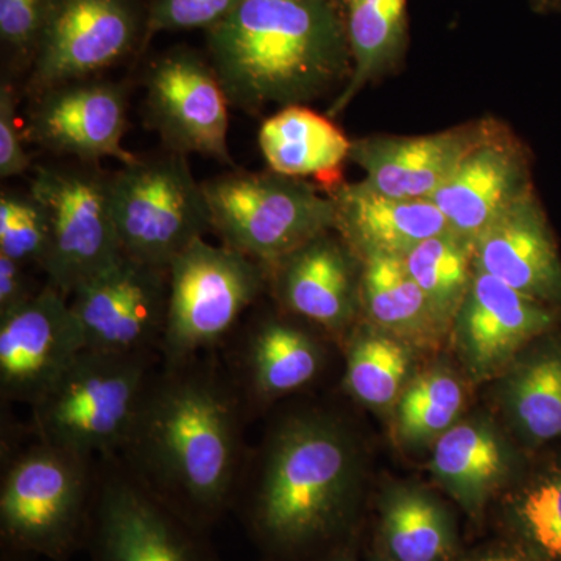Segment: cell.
I'll return each instance as SVG.
<instances>
[{
  "mask_svg": "<svg viewBox=\"0 0 561 561\" xmlns=\"http://www.w3.org/2000/svg\"><path fill=\"white\" fill-rule=\"evenodd\" d=\"M243 397L205 356L154 371L122 448L128 472L164 504L219 511L243 471Z\"/></svg>",
  "mask_w": 561,
  "mask_h": 561,
  "instance_id": "obj_1",
  "label": "cell"
},
{
  "mask_svg": "<svg viewBox=\"0 0 561 561\" xmlns=\"http://www.w3.org/2000/svg\"><path fill=\"white\" fill-rule=\"evenodd\" d=\"M206 39L230 105L249 113L306 105L351 77L345 14L335 0H239Z\"/></svg>",
  "mask_w": 561,
  "mask_h": 561,
  "instance_id": "obj_2",
  "label": "cell"
},
{
  "mask_svg": "<svg viewBox=\"0 0 561 561\" xmlns=\"http://www.w3.org/2000/svg\"><path fill=\"white\" fill-rule=\"evenodd\" d=\"M254 461L253 524L280 548L330 534L359 489V448L348 427L330 413L300 412L279 421Z\"/></svg>",
  "mask_w": 561,
  "mask_h": 561,
  "instance_id": "obj_3",
  "label": "cell"
},
{
  "mask_svg": "<svg viewBox=\"0 0 561 561\" xmlns=\"http://www.w3.org/2000/svg\"><path fill=\"white\" fill-rule=\"evenodd\" d=\"M150 354L83 350L38 401V442L91 460L121 453L153 376Z\"/></svg>",
  "mask_w": 561,
  "mask_h": 561,
  "instance_id": "obj_4",
  "label": "cell"
},
{
  "mask_svg": "<svg viewBox=\"0 0 561 561\" xmlns=\"http://www.w3.org/2000/svg\"><path fill=\"white\" fill-rule=\"evenodd\" d=\"M202 184L221 245L265 267L337 227L334 198L311 181L268 171L228 173Z\"/></svg>",
  "mask_w": 561,
  "mask_h": 561,
  "instance_id": "obj_5",
  "label": "cell"
},
{
  "mask_svg": "<svg viewBox=\"0 0 561 561\" xmlns=\"http://www.w3.org/2000/svg\"><path fill=\"white\" fill-rule=\"evenodd\" d=\"M180 153L136 158L110 175L111 205L122 253L168 268L213 231L203 184Z\"/></svg>",
  "mask_w": 561,
  "mask_h": 561,
  "instance_id": "obj_6",
  "label": "cell"
},
{
  "mask_svg": "<svg viewBox=\"0 0 561 561\" xmlns=\"http://www.w3.org/2000/svg\"><path fill=\"white\" fill-rule=\"evenodd\" d=\"M168 317L162 335L164 364L201 356L236 327L264 290L267 267L205 238L169 264Z\"/></svg>",
  "mask_w": 561,
  "mask_h": 561,
  "instance_id": "obj_7",
  "label": "cell"
},
{
  "mask_svg": "<svg viewBox=\"0 0 561 561\" xmlns=\"http://www.w3.org/2000/svg\"><path fill=\"white\" fill-rule=\"evenodd\" d=\"M28 192L49 219L50 249L41 271L65 297L124 254L111 205L110 175L98 165L81 161L38 165Z\"/></svg>",
  "mask_w": 561,
  "mask_h": 561,
  "instance_id": "obj_8",
  "label": "cell"
},
{
  "mask_svg": "<svg viewBox=\"0 0 561 561\" xmlns=\"http://www.w3.org/2000/svg\"><path fill=\"white\" fill-rule=\"evenodd\" d=\"M90 461L43 442L11 461L0 490L3 535L31 551H61L87 502Z\"/></svg>",
  "mask_w": 561,
  "mask_h": 561,
  "instance_id": "obj_9",
  "label": "cell"
},
{
  "mask_svg": "<svg viewBox=\"0 0 561 561\" xmlns=\"http://www.w3.org/2000/svg\"><path fill=\"white\" fill-rule=\"evenodd\" d=\"M168 268L122 254L83 280L69 297L87 350L113 354L161 353L168 317Z\"/></svg>",
  "mask_w": 561,
  "mask_h": 561,
  "instance_id": "obj_10",
  "label": "cell"
},
{
  "mask_svg": "<svg viewBox=\"0 0 561 561\" xmlns=\"http://www.w3.org/2000/svg\"><path fill=\"white\" fill-rule=\"evenodd\" d=\"M230 106L216 70L195 51H169L149 70L147 122L173 153L231 165Z\"/></svg>",
  "mask_w": 561,
  "mask_h": 561,
  "instance_id": "obj_11",
  "label": "cell"
},
{
  "mask_svg": "<svg viewBox=\"0 0 561 561\" xmlns=\"http://www.w3.org/2000/svg\"><path fill=\"white\" fill-rule=\"evenodd\" d=\"M140 35L135 0H54L32 57L33 88L92 79L124 60Z\"/></svg>",
  "mask_w": 561,
  "mask_h": 561,
  "instance_id": "obj_12",
  "label": "cell"
},
{
  "mask_svg": "<svg viewBox=\"0 0 561 561\" xmlns=\"http://www.w3.org/2000/svg\"><path fill=\"white\" fill-rule=\"evenodd\" d=\"M87 350L69 298L46 286L36 297L0 317V393L32 405Z\"/></svg>",
  "mask_w": 561,
  "mask_h": 561,
  "instance_id": "obj_13",
  "label": "cell"
},
{
  "mask_svg": "<svg viewBox=\"0 0 561 561\" xmlns=\"http://www.w3.org/2000/svg\"><path fill=\"white\" fill-rule=\"evenodd\" d=\"M127 127L124 84L84 79L41 91L25 136L61 157L92 164L114 158L124 165L138 158L124 147Z\"/></svg>",
  "mask_w": 561,
  "mask_h": 561,
  "instance_id": "obj_14",
  "label": "cell"
},
{
  "mask_svg": "<svg viewBox=\"0 0 561 561\" xmlns=\"http://www.w3.org/2000/svg\"><path fill=\"white\" fill-rule=\"evenodd\" d=\"M553 321L548 305L476 268L470 290L454 317L451 337L465 370L482 382L504 375L535 339L551 330Z\"/></svg>",
  "mask_w": 561,
  "mask_h": 561,
  "instance_id": "obj_15",
  "label": "cell"
},
{
  "mask_svg": "<svg viewBox=\"0 0 561 561\" xmlns=\"http://www.w3.org/2000/svg\"><path fill=\"white\" fill-rule=\"evenodd\" d=\"M496 121L468 122L432 135L367 136L351 142L362 186L387 197L431 201Z\"/></svg>",
  "mask_w": 561,
  "mask_h": 561,
  "instance_id": "obj_16",
  "label": "cell"
},
{
  "mask_svg": "<svg viewBox=\"0 0 561 561\" xmlns=\"http://www.w3.org/2000/svg\"><path fill=\"white\" fill-rule=\"evenodd\" d=\"M531 187L526 149L505 125L494 122L431 202L442 210L449 230L474 243Z\"/></svg>",
  "mask_w": 561,
  "mask_h": 561,
  "instance_id": "obj_17",
  "label": "cell"
},
{
  "mask_svg": "<svg viewBox=\"0 0 561 561\" xmlns=\"http://www.w3.org/2000/svg\"><path fill=\"white\" fill-rule=\"evenodd\" d=\"M474 267L542 305L561 302V257L534 187L472 243Z\"/></svg>",
  "mask_w": 561,
  "mask_h": 561,
  "instance_id": "obj_18",
  "label": "cell"
},
{
  "mask_svg": "<svg viewBox=\"0 0 561 561\" xmlns=\"http://www.w3.org/2000/svg\"><path fill=\"white\" fill-rule=\"evenodd\" d=\"M334 231L268 265L280 305L323 330L345 331L359 306L360 262Z\"/></svg>",
  "mask_w": 561,
  "mask_h": 561,
  "instance_id": "obj_19",
  "label": "cell"
},
{
  "mask_svg": "<svg viewBox=\"0 0 561 561\" xmlns=\"http://www.w3.org/2000/svg\"><path fill=\"white\" fill-rule=\"evenodd\" d=\"M108 478L99 496L101 561H201L168 504L127 468Z\"/></svg>",
  "mask_w": 561,
  "mask_h": 561,
  "instance_id": "obj_20",
  "label": "cell"
},
{
  "mask_svg": "<svg viewBox=\"0 0 561 561\" xmlns=\"http://www.w3.org/2000/svg\"><path fill=\"white\" fill-rule=\"evenodd\" d=\"M328 192L337 209L335 232L359 261L404 257L421 242L449 231L442 210L431 201L387 197L360 183H342Z\"/></svg>",
  "mask_w": 561,
  "mask_h": 561,
  "instance_id": "obj_21",
  "label": "cell"
},
{
  "mask_svg": "<svg viewBox=\"0 0 561 561\" xmlns=\"http://www.w3.org/2000/svg\"><path fill=\"white\" fill-rule=\"evenodd\" d=\"M351 142L331 116H323L308 105L283 106L262 122L257 133L268 171L311 181L327 191L343 183Z\"/></svg>",
  "mask_w": 561,
  "mask_h": 561,
  "instance_id": "obj_22",
  "label": "cell"
},
{
  "mask_svg": "<svg viewBox=\"0 0 561 561\" xmlns=\"http://www.w3.org/2000/svg\"><path fill=\"white\" fill-rule=\"evenodd\" d=\"M515 456L500 431L485 419L461 420L434 443L431 471L438 483L476 512L515 470Z\"/></svg>",
  "mask_w": 561,
  "mask_h": 561,
  "instance_id": "obj_23",
  "label": "cell"
},
{
  "mask_svg": "<svg viewBox=\"0 0 561 561\" xmlns=\"http://www.w3.org/2000/svg\"><path fill=\"white\" fill-rule=\"evenodd\" d=\"M323 367V348L301 327L283 319L261 321L242 343L239 382L242 397L272 402L311 383Z\"/></svg>",
  "mask_w": 561,
  "mask_h": 561,
  "instance_id": "obj_24",
  "label": "cell"
},
{
  "mask_svg": "<svg viewBox=\"0 0 561 561\" xmlns=\"http://www.w3.org/2000/svg\"><path fill=\"white\" fill-rule=\"evenodd\" d=\"M359 262V306L368 324L415 350L435 348L451 334L402 257L370 256Z\"/></svg>",
  "mask_w": 561,
  "mask_h": 561,
  "instance_id": "obj_25",
  "label": "cell"
},
{
  "mask_svg": "<svg viewBox=\"0 0 561 561\" xmlns=\"http://www.w3.org/2000/svg\"><path fill=\"white\" fill-rule=\"evenodd\" d=\"M351 77L328 116H337L368 83L390 72L408 47V0H345Z\"/></svg>",
  "mask_w": 561,
  "mask_h": 561,
  "instance_id": "obj_26",
  "label": "cell"
},
{
  "mask_svg": "<svg viewBox=\"0 0 561 561\" xmlns=\"http://www.w3.org/2000/svg\"><path fill=\"white\" fill-rule=\"evenodd\" d=\"M501 401L512 426L530 445L561 438V345L545 343L504 373Z\"/></svg>",
  "mask_w": 561,
  "mask_h": 561,
  "instance_id": "obj_27",
  "label": "cell"
},
{
  "mask_svg": "<svg viewBox=\"0 0 561 561\" xmlns=\"http://www.w3.org/2000/svg\"><path fill=\"white\" fill-rule=\"evenodd\" d=\"M413 350L368 323L354 331L345 371L351 397L375 411L397 405L412 379Z\"/></svg>",
  "mask_w": 561,
  "mask_h": 561,
  "instance_id": "obj_28",
  "label": "cell"
},
{
  "mask_svg": "<svg viewBox=\"0 0 561 561\" xmlns=\"http://www.w3.org/2000/svg\"><path fill=\"white\" fill-rule=\"evenodd\" d=\"M465 389L448 367H432L409 381L394 411V431L405 448L434 445L459 423L465 408Z\"/></svg>",
  "mask_w": 561,
  "mask_h": 561,
  "instance_id": "obj_29",
  "label": "cell"
},
{
  "mask_svg": "<svg viewBox=\"0 0 561 561\" xmlns=\"http://www.w3.org/2000/svg\"><path fill=\"white\" fill-rule=\"evenodd\" d=\"M382 531L397 561H442L451 551L448 516L431 494L421 490H394L387 497Z\"/></svg>",
  "mask_w": 561,
  "mask_h": 561,
  "instance_id": "obj_30",
  "label": "cell"
},
{
  "mask_svg": "<svg viewBox=\"0 0 561 561\" xmlns=\"http://www.w3.org/2000/svg\"><path fill=\"white\" fill-rule=\"evenodd\" d=\"M402 261L432 308L451 328L474 276L472 243L449 230L421 242Z\"/></svg>",
  "mask_w": 561,
  "mask_h": 561,
  "instance_id": "obj_31",
  "label": "cell"
},
{
  "mask_svg": "<svg viewBox=\"0 0 561 561\" xmlns=\"http://www.w3.org/2000/svg\"><path fill=\"white\" fill-rule=\"evenodd\" d=\"M524 537L546 559L561 561V467L541 472L513 497Z\"/></svg>",
  "mask_w": 561,
  "mask_h": 561,
  "instance_id": "obj_32",
  "label": "cell"
},
{
  "mask_svg": "<svg viewBox=\"0 0 561 561\" xmlns=\"http://www.w3.org/2000/svg\"><path fill=\"white\" fill-rule=\"evenodd\" d=\"M50 249L46 210L28 194L3 192L0 197V254L43 268Z\"/></svg>",
  "mask_w": 561,
  "mask_h": 561,
  "instance_id": "obj_33",
  "label": "cell"
},
{
  "mask_svg": "<svg viewBox=\"0 0 561 561\" xmlns=\"http://www.w3.org/2000/svg\"><path fill=\"white\" fill-rule=\"evenodd\" d=\"M239 0H151L146 16L144 36L151 38L161 32H206L224 21Z\"/></svg>",
  "mask_w": 561,
  "mask_h": 561,
  "instance_id": "obj_34",
  "label": "cell"
},
{
  "mask_svg": "<svg viewBox=\"0 0 561 561\" xmlns=\"http://www.w3.org/2000/svg\"><path fill=\"white\" fill-rule=\"evenodd\" d=\"M54 0H0V36L18 55L35 54Z\"/></svg>",
  "mask_w": 561,
  "mask_h": 561,
  "instance_id": "obj_35",
  "label": "cell"
},
{
  "mask_svg": "<svg viewBox=\"0 0 561 561\" xmlns=\"http://www.w3.org/2000/svg\"><path fill=\"white\" fill-rule=\"evenodd\" d=\"M32 161L24 147V135L16 119V92L10 83L0 88V176L24 175Z\"/></svg>",
  "mask_w": 561,
  "mask_h": 561,
  "instance_id": "obj_36",
  "label": "cell"
},
{
  "mask_svg": "<svg viewBox=\"0 0 561 561\" xmlns=\"http://www.w3.org/2000/svg\"><path fill=\"white\" fill-rule=\"evenodd\" d=\"M27 265L0 254V317L32 300L43 287H36Z\"/></svg>",
  "mask_w": 561,
  "mask_h": 561,
  "instance_id": "obj_37",
  "label": "cell"
},
{
  "mask_svg": "<svg viewBox=\"0 0 561 561\" xmlns=\"http://www.w3.org/2000/svg\"><path fill=\"white\" fill-rule=\"evenodd\" d=\"M478 561H535L529 557L518 556V553H497V556L483 557Z\"/></svg>",
  "mask_w": 561,
  "mask_h": 561,
  "instance_id": "obj_38",
  "label": "cell"
},
{
  "mask_svg": "<svg viewBox=\"0 0 561 561\" xmlns=\"http://www.w3.org/2000/svg\"><path fill=\"white\" fill-rule=\"evenodd\" d=\"M534 5L538 10H557L561 9V0H534Z\"/></svg>",
  "mask_w": 561,
  "mask_h": 561,
  "instance_id": "obj_39",
  "label": "cell"
},
{
  "mask_svg": "<svg viewBox=\"0 0 561 561\" xmlns=\"http://www.w3.org/2000/svg\"><path fill=\"white\" fill-rule=\"evenodd\" d=\"M330 561H351L348 559H345V557H339V559L330 560Z\"/></svg>",
  "mask_w": 561,
  "mask_h": 561,
  "instance_id": "obj_40",
  "label": "cell"
},
{
  "mask_svg": "<svg viewBox=\"0 0 561 561\" xmlns=\"http://www.w3.org/2000/svg\"><path fill=\"white\" fill-rule=\"evenodd\" d=\"M335 2H337L339 5H341L342 10H343V5H345V0H335Z\"/></svg>",
  "mask_w": 561,
  "mask_h": 561,
  "instance_id": "obj_41",
  "label": "cell"
}]
</instances>
